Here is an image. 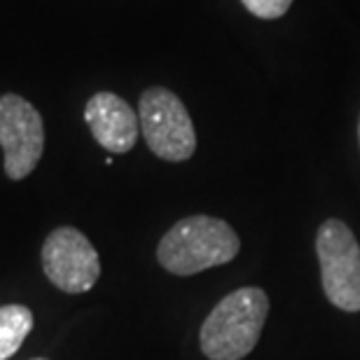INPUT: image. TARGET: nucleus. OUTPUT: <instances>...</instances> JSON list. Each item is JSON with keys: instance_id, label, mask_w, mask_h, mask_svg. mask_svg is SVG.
I'll use <instances>...</instances> for the list:
<instances>
[{"instance_id": "1a4fd4ad", "label": "nucleus", "mask_w": 360, "mask_h": 360, "mask_svg": "<svg viewBox=\"0 0 360 360\" xmlns=\"http://www.w3.org/2000/svg\"><path fill=\"white\" fill-rule=\"evenodd\" d=\"M241 5L257 19H281L283 14L290 10L292 0H241Z\"/></svg>"}, {"instance_id": "20e7f679", "label": "nucleus", "mask_w": 360, "mask_h": 360, "mask_svg": "<svg viewBox=\"0 0 360 360\" xmlns=\"http://www.w3.org/2000/svg\"><path fill=\"white\" fill-rule=\"evenodd\" d=\"M323 292L342 311H360V246L347 222L330 218L316 234Z\"/></svg>"}, {"instance_id": "0eeeda50", "label": "nucleus", "mask_w": 360, "mask_h": 360, "mask_svg": "<svg viewBox=\"0 0 360 360\" xmlns=\"http://www.w3.org/2000/svg\"><path fill=\"white\" fill-rule=\"evenodd\" d=\"M84 122L94 141L112 155H127L134 150L141 134L139 112L112 91L94 94L84 105Z\"/></svg>"}, {"instance_id": "7ed1b4c3", "label": "nucleus", "mask_w": 360, "mask_h": 360, "mask_svg": "<svg viewBox=\"0 0 360 360\" xmlns=\"http://www.w3.org/2000/svg\"><path fill=\"white\" fill-rule=\"evenodd\" d=\"M141 134L148 148L164 162H187L197 150V131L178 94L150 87L139 101Z\"/></svg>"}, {"instance_id": "f257e3e1", "label": "nucleus", "mask_w": 360, "mask_h": 360, "mask_svg": "<svg viewBox=\"0 0 360 360\" xmlns=\"http://www.w3.org/2000/svg\"><path fill=\"white\" fill-rule=\"evenodd\" d=\"M269 314L262 288L246 285L222 297L199 330L201 354L208 360H243L260 342Z\"/></svg>"}, {"instance_id": "6e6552de", "label": "nucleus", "mask_w": 360, "mask_h": 360, "mask_svg": "<svg viewBox=\"0 0 360 360\" xmlns=\"http://www.w3.org/2000/svg\"><path fill=\"white\" fill-rule=\"evenodd\" d=\"M33 311L24 304L0 307V360H10L33 330Z\"/></svg>"}, {"instance_id": "9b49d317", "label": "nucleus", "mask_w": 360, "mask_h": 360, "mask_svg": "<svg viewBox=\"0 0 360 360\" xmlns=\"http://www.w3.org/2000/svg\"><path fill=\"white\" fill-rule=\"evenodd\" d=\"M33 360H49V358H33Z\"/></svg>"}, {"instance_id": "423d86ee", "label": "nucleus", "mask_w": 360, "mask_h": 360, "mask_svg": "<svg viewBox=\"0 0 360 360\" xmlns=\"http://www.w3.org/2000/svg\"><path fill=\"white\" fill-rule=\"evenodd\" d=\"M40 260L49 283L68 295L91 290L101 276V260L96 248L75 227L52 229L42 243Z\"/></svg>"}, {"instance_id": "39448f33", "label": "nucleus", "mask_w": 360, "mask_h": 360, "mask_svg": "<svg viewBox=\"0 0 360 360\" xmlns=\"http://www.w3.org/2000/svg\"><path fill=\"white\" fill-rule=\"evenodd\" d=\"M0 148L5 155V176L10 180L31 176L45 153L42 115L19 94L0 96Z\"/></svg>"}, {"instance_id": "f03ea898", "label": "nucleus", "mask_w": 360, "mask_h": 360, "mask_svg": "<svg viewBox=\"0 0 360 360\" xmlns=\"http://www.w3.org/2000/svg\"><path fill=\"white\" fill-rule=\"evenodd\" d=\"M241 241L232 225L211 215H190L178 220L157 246V262L176 276H192L232 262Z\"/></svg>"}, {"instance_id": "9d476101", "label": "nucleus", "mask_w": 360, "mask_h": 360, "mask_svg": "<svg viewBox=\"0 0 360 360\" xmlns=\"http://www.w3.org/2000/svg\"><path fill=\"white\" fill-rule=\"evenodd\" d=\"M358 143H360V120H358Z\"/></svg>"}]
</instances>
